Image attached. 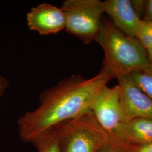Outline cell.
<instances>
[{
  "label": "cell",
  "mask_w": 152,
  "mask_h": 152,
  "mask_svg": "<svg viewBox=\"0 0 152 152\" xmlns=\"http://www.w3.org/2000/svg\"><path fill=\"white\" fill-rule=\"evenodd\" d=\"M61 8L65 15L64 30L66 32L84 44L88 45L95 41L105 12L104 1L65 0Z\"/></svg>",
  "instance_id": "cell-4"
},
{
  "label": "cell",
  "mask_w": 152,
  "mask_h": 152,
  "mask_svg": "<svg viewBox=\"0 0 152 152\" xmlns=\"http://www.w3.org/2000/svg\"><path fill=\"white\" fill-rule=\"evenodd\" d=\"M112 79L110 73L102 66L92 78L74 75L45 90L39 96L38 107L18 120L20 139L32 143L51 128L91 111L99 92Z\"/></svg>",
  "instance_id": "cell-1"
},
{
  "label": "cell",
  "mask_w": 152,
  "mask_h": 152,
  "mask_svg": "<svg viewBox=\"0 0 152 152\" xmlns=\"http://www.w3.org/2000/svg\"><path fill=\"white\" fill-rule=\"evenodd\" d=\"M135 37L146 50L152 48V22L141 20Z\"/></svg>",
  "instance_id": "cell-12"
},
{
  "label": "cell",
  "mask_w": 152,
  "mask_h": 152,
  "mask_svg": "<svg viewBox=\"0 0 152 152\" xmlns=\"http://www.w3.org/2000/svg\"><path fill=\"white\" fill-rule=\"evenodd\" d=\"M105 12L115 27L126 35L135 37L141 21L130 0L104 1Z\"/></svg>",
  "instance_id": "cell-8"
},
{
  "label": "cell",
  "mask_w": 152,
  "mask_h": 152,
  "mask_svg": "<svg viewBox=\"0 0 152 152\" xmlns=\"http://www.w3.org/2000/svg\"><path fill=\"white\" fill-rule=\"evenodd\" d=\"M53 127L61 152H98L111 140L91 111Z\"/></svg>",
  "instance_id": "cell-3"
},
{
  "label": "cell",
  "mask_w": 152,
  "mask_h": 152,
  "mask_svg": "<svg viewBox=\"0 0 152 152\" xmlns=\"http://www.w3.org/2000/svg\"><path fill=\"white\" fill-rule=\"evenodd\" d=\"M114 137L141 145L152 142V119L139 118L124 122L112 136Z\"/></svg>",
  "instance_id": "cell-9"
},
{
  "label": "cell",
  "mask_w": 152,
  "mask_h": 152,
  "mask_svg": "<svg viewBox=\"0 0 152 152\" xmlns=\"http://www.w3.org/2000/svg\"><path fill=\"white\" fill-rule=\"evenodd\" d=\"M27 23L30 30L40 35L55 34L65 29V15L61 7L43 3L31 9Z\"/></svg>",
  "instance_id": "cell-7"
},
{
  "label": "cell",
  "mask_w": 152,
  "mask_h": 152,
  "mask_svg": "<svg viewBox=\"0 0 152 152\" xmlns=\"http://www.w3.org/2000/svg\"><path fill=\"white\" fill-rule=\"evenodd\" d=\"M91 111L98 124L110 137L123 122L118 85L104 86L92 104Z\"/></svg>",
  "instance_id": "cell-5"
},
{
  "label": "cell",
  "mask_w": 152,
  "mask_h": 152,
  "mask_svg": "<svg viewBox=\"0 0 152 152\" xmlns=\"http://www.w3.org/2000/svg\"><path fill=\"white\" fill-rule=\"evenodd\" d=\"M142 20L152 22V0L144 1Z\"/></svg>",
  "instance_id": "cell-13"
},
{
  "label": "cell",
  "mask_w": 152,
  "mask_h": 152,
  "mask_svg": "<svg viewBox=\"0 0 152 152\" xmlns=\"http://www.w3.org/2000/svg\"><path fill=\"white\" fill-rule=\"evenodd\" d=\"M9 81L7 79L0 73V97H1L9 86Z\"/></svg>",
  "instance_id": "cell-14"
},
{
  "label": "cell",
  "mask_w": 152,
  "mask_h": 152,
  "mask_svg": "<svg viewBox=\"0 0 152 152\" xmlns=\"http://www.w3.org/2000/svg\"><path fill=\"white\" fill-rule=\"evenodd\" d=\"M38 152H61L54 127L45 131L32 142Z\"/></svg>",
  "instance_id": "cell-10"
},
{
  "label": "cell",
  "mask_w": 152,
  "mask_h": 152,
  "mask_svg": "<svg viewBox=\"0 0 152 152\" xmlns=\"http://www.w3.org/2000/svg\"><path fill=\"white\" fill-rule=\"evenodd\" d=\"M104 53L103 66L113 78L145 70L151 66L147 51L135 37L121 32L106 17H103L95 39Z\"/></svg>",
  "instance_id": "cell-2"
},
{
  "label": "cell",
  "mask_w": 152,
  "mask_h": 152,
  "mask_svg": "<svg viewBox=\"0 0 152 152\" xmlns=\"http://www.w3.org/2000/svg\"><path fill=\"white\" fill-rule=\"evenodd\" d=\"M112 139L108 142L105 144L98 152H122L120 151V149L111 143Z\"/></svg>",
  "instance_id": "cell-15"
},
{
  "label": "cell",
  "mask_w": 152,
  "mask_h": 152,
  "mask_svg": "<svg viewBox=\"0 0 152 152\" xmlns=\"http://www.w3.org/2000/svg\"><path fill=\"white\" fill-rule=\"evenodd\" d=\"M147 51V56L148 58V60L149 61V63L152 66V48L148 49Z\"/></svg>",
  "instance_id": "cell-17"
},
{
  "label": "cell",
  "mask_w": 152,
  "mask_h": 152,
  "mask_svg": "<svg viewBox=\"0 0 152 152\" xmlns=\"http://www.w3.org/2000/svg\"><path fill=\"white\" fill-rule=\"evenodd\" d=\"M117 79L123 122L139 118L152 119V99L137 87L129 75L121 76Z\"/></svg>",
  "instance_id": "cell-6"
},
{
  "label": "cell",
  "mask_w": 152,
  "mask_h": 152,
  "mask_svg": "<svg viewBox=\"0 0 152 152\" xmlns=\"http://www.w3.org/2000/svg\"><path fill=\"white\" fill-rule=\"evenodd\" d=\"M137 152H152V142L141 145Z\"/></svg>",
  "instance_id": "cell-16"
},
{
  "label": "cell",
  "mask_w": 152,
  "mask_h": 152,
  "mask_svg": "<svg viewBox=\"0 0 152 152\" xmlns=\"http://www.w3.org/2000/svg\"><path fill=\"white\" fill-rule=\"evenodd\" d=\"M132 81L145 94L152 99V66L141 71L131 73Z\"/></svg>",
  "instance_id": "cell-11"
}]
</instances>
